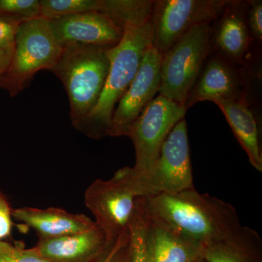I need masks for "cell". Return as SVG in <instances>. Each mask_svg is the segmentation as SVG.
<instances>
[{
	"label": "cell",
	"instance_id": "cell-1",
	"mask_svg": "<svg viewBox=\"0 0 262 262\" xmlns=\"http://www.w3.org/2000/svg\"><path fill=\"white\" fill-rule=\"evenodd\" d=\"M149 216L161 221L203 247L225 238L241 227L232 204L195 188L145 198Z\"/></svg>",
	"mask_w": 262,
	"mask_h": 262
},
{
	"label": "cell",
	"instance_id": "cell-2",
	"mask_svg": "<svg viewBox=\"0 0 262 262\" xmlns=\"http://www.w3.org/2000/svg\"><path fill=\"white\" fill-rule=\"evenodd\" d=\"M151 46L149 22L124 28L122 40L108 50L110 66L107 77L97 103L75 127L90 139L100 140L108 136L114 112L137 73L141 60Z\"/></svg>",
	"mask_w": 262,
	"mask_h": 262
},
{
	"label": "cell",
	"instance_id": "cell-3",
	"mask_svg": "<svg viewBox=\"0 0 262 262\" xmlns=\"http://www.w3.org/2000/svg\"><path fill=\"white\" fill-rule=\"evenodd\" d=\"M110 49L69 43L51 69L61 81L70 99V119L75 127L89 115L102 92L110 61Z\"/></svg>",
	"mask_w": 262,
	"mask_h": 262
},
{
	"label": "cell",
	"instance_id": "cell-4",
	"mask_svg": "<svg viewBox=\"0 0 262 262\" xmlns=\"http://www.w3.org/2000/svg\"><path fill=\"white\" fill-rule=\"evenodd\" d=\"M114 176L136 198L175 194L194 188L185 119L179 121L170 131L162 146L159 157L149 170L135 174L130 167H124Z\"/></svg>",
	"mask_w": 262,
	"mask_h": 262
},
{
	"label": "cell",
	"instance_id": "cell-5",
	"mask_svg": "<svg viewBox=\"0 0 262 262\" xmlns=\"http://www.w3.org/2000/svg\"><path fill=\"white\" fill-rule=\"evenodd\" d=\"M61 51L48 20L38 17L24 22L17 32L9 65L0 77V88L15 97L39 71H51Z\"/></svg>",
	"mask_w": 262,
	"mask_h": 262
},
{
	"label": "cell",
	"instance_id": "cell-6",
	"mask_svg": "<svg viewBox=\"0 0 262 262\" xmlns=\"http://www.w3.org/2000/svg\"><path fill=\"white\" fill-rule=\"evenodd\" d=\"M211 24L193 27L162 57L158 93L184 108L203 63L211 53Z\"/></svg>",
	"mask_w": 262,
	"mask_h": 262
},
{
	"label": "cell",
	"instance_id": "cell-7",
	"mask_svg": "<svg viewBox=\"0 0 262 262\" xmlns=\"http://www.w3.org/2000/svg\"><path fill=\"white\" fill-rule=\"evenodd\" d=\"M232 0H155L149 24L151 46L164 55L191 29L213 23Z\"/></svg>",
	"mask_w": 262,
	"mask_h": 262
},
{
	"label": "cell",
	"instance_id": "cell-8",
	"mask_svg": "<svg viewBox=\"0 0 262 262\" xmlns=\"http://www.w3.org/2000/svg\"><path fill=\"white\" fill-rule=\"evenodd\" d=\"M187 110L168 98H155L131 127L128 137L135 148L136 163L132 173L140 174L151 168L174 126L185 117Z\"/></svg>",
	"mask_w": 262,
	"mask_h": 262
},
{
	"label": "cell",
	"instance_id": "cell-9",
	"mask_svg": "<svg viewBox=\"0 0 262 262\" xmlns=\"http://www.w3.org/2000/svg\"><path fill=\"white\" fill-rule=\"evenodd\" d=\"M136 196L116 177L96 179L84 192V204L95 223L108 239L115 242L126 233L136 204Z\"/></svg>",
	"mask_w": 262,
	"mask_h": 262
},
{
	"label": "cell",
	"instance_id": "cell-10",
	"mask_svg": "<svg viewBox=\"0 0 262 262\" xmlns=\"http://www.w3.org/2000/svg\"><path fill=\"white\" fill-rule=\"evenodd\" d=\"M162 57L152 46L146 50L137 73L114 112L111 137L128 136L131 127L159 91Z\"/></svg>",
	"mask_w": 262,
	"mask_h": 262
},
{
	"label": "cell",
	"instance_id": "cell-11",
	"mask_svg": "<svg viewBox=\"0 0 262 262\" xmlns=\"http://www.w3.org/2000/svg\"><path fill=\"white\" fill-rule=\"evenodd\" d=\"M48 21L62 47L69 43H80L111 49L120 43L124 34L122 26L98 12L77 13Z\"/></svg>",
	"mask_w": 262,
	"mask_h": 262
},
{
	"label": "cell",
	"instance_id": "cell-12",
	"mask_svg": "<svg viewBox=\"0 0 262 262\" xmlns=\"http://www.w3.org/2000/svg\"><path fill=\"white\" fill-rule=\"evenodd\" d=\"M247 1L232 0L211 24V52L242 68L253 42L246 20Z\"/></svg>",
	"mask_w": 262,
	"mask_h": 262
},
{
	"label": "cell",
	"instance_id": "cell-13",
	"mask_svg": "<svg viewBox=\"0 0 262 262\" xmlns=\"http://www.w3.org/2000/svg\"><path fill=\"white\" fill-rule=\"evenodd\" d=\"M245 96L243 67L237 68L211 52L189 92L185 108L187 110L200 101H212L215 98L244 101Z\"/></svg>",
	"mask_w": 262,
	"mask_h": 262
},
{
	"label": "cell",
	"instance_id": "cell-14",
	"mask_svg": "<svg viewBox=\"0 0 262 262\" xmlns=\"http://www.w3.org/2000/svg\"><path fill=\"white\" fill-rule=\"evenodd\" d=\"M115 242L110 241L96 225L79 233L56 238H39L34 248L50 262H100Z\"/></svg>",
	"mask_w": 262,
	"mask_h": 262
},
{
	"label": "cell",
	"instance_id": "cell-15",
	"mask_svg": "<svg viewBox=\"0 0 262 262\" xmlns=\"http://www.w3.org/2000/svg\"><path fill=\"white\" fill-rule=\"evenodd\" d=\"M146 239L150 262H196L202 258L201 244L149 215Z\"/></svg>",
	"mask_w": 262,
	"mask_h": 262
},
{
	"label": "cell",
	"instance_id": "cell-16",
	"mask_svg": "<svg viewBox=\"0 0 262 262\" xmlns=\"http://www.w3.org/2000/svg\"><path fill=\"white\" fill-rule=\"evenodd\" d=\"M12 216L35 230L39 238H56L93 228L96 223L84 214H75L58 208L40 209L22 207L13 210Z\"/></svg>",
	"mask_w": 262,
	"mask_h": 262
},
{
	"label": "cell",
	"instance_id": "cell-17",
	"mask_svg": "<svg viewBox=\"0 0 262 262\" xmlns=\"http://www.w3.org/2000/svg\"><path fill=\"white\" fill-rule=\"evenodd\" d=\"M225 115L234 136L245 150L253 168L262 172L261 137L257 119L244 101L213 99Z\"/></svg>",
	"mask_w": 262,
	"mask_h": 262
},
{
	"label": "cell",
	"instance_id": "cell-18",
	"mask_svg": "<svg viewBox=\"0 0 262 262\" xmlns=\"http://www.w3.org/2000/svg\"><path fill=\"white\" fill-rule=\"evenodd\" d=\"M262 241L255 229L239 227L233 233L203 248L204 262H261Z\"/></svg>",
	"mask_w": 262,
	"mask_h": 262
},
{
	"label": "cell",
	"instance_id": "cell-19",
	"mask_svg": "<svg viewBox=\"0 0 262 262\" xmlns=\"http://www.w3.org/2000/svg\"><path fill=\"white\" fill-rule=\"evenodd\" d=\"M148 221L145 198H136L135 208L127 229L128 262H150L146 239Z\"/></svg>",
	"mask_w": 262,
	"mask_h": 262
},
{
	"label": "cell",
	"instance_id": "cell-20",
	"mask_svg": "<svg viewBox=\"0 0 262 262\" xmlns=\"http://www.w3.org/2000/svg\"><path fill=\"white\" fill-rule=\"evenodd\" d=\"M40 15L39 0H0V15L24 22Z\"/></svg>",
	"mask_w": 262,
	"mask_h": 262
},
{
	"label": "cell",
	"instance_id": "cell-21",
	"mask_svg": "<svg viewBox=\"0 0 262 262\" xmlns=\"http://www.w3.org/2000/svg\"><path fill=\"white\" fill-rule=\"evenodd\" d=\"M0 262H50L35 248H24L0 241Z\"/></svg>",
	"mask_w": 262,
	"mask_h": 262
},
{
	"label": "cell",
	"instance_id": "cell-22",
	"mask_svg": "<svg viewBox=\"0 0 262 262\" xmlns=\"http://www.w3.org/2000/svg\"><path fill=\"white\" fill-rule=\"evenodd\" d=\"M246 20L253 41L261 44L262 1L248 0L246 8Z\"/></svg>",
	"mask_w": 262,
	"mask_h": 262
},
{
	"label": "cell",
	"instance_id": "cell-23",
	"mask_svg": "<svg viewBox=\"0 0 262 262\" xmlns=\"http://www.w3.org/2000/svg\"><path fill=\"white\" fill-rule=\"evenodd\" d=\"M20 20L0 15V50H13Z\"/></svg>",
	"mask_w": 262,
	"mask_h": 262
},
{
	"label": "cell",
	"instance_id": "cell-24",
	"mask_svg": "<svg viewBox=\"0 0 262 262\" xmlns=\"http://www.w3.org/2000/svg\"><path fill=\"white\" fill-rule=\"evenodd\" d=\"M12 211L6 196L0 191V241L9 237L11 233Z\"/></svg>",
	"mask_w": 262,
	"mask_h": 262
},
{
	"label": "cell",
	"instance_id": "cell-25",
	"mask_svg": "<svg viewBox=\"0 0 262 262\" xmlns=\"http://www.w3.org/2000/svg\"><path fill=\"white\" fill-rule=\"evenodd\" d=\"M127 244H128V232H127L125 238L122 241L120 247L118 248L108 262H128Z\"/></svg>",
	"mask_w": 262,
	"mask_h": 262
},
{
	"label": "cell",
	"instance_id": "cell-26",
	"mask_svg": "<svg viewBox=\"0 0 262 262\" xmlns=\"http://www.w3.org/2000/svg\"><path fill=\"white\" fill-rule=\"evenodd\" d=\"M13 50H0V77L3 76L11 59Z\"/></svg>",
	"mask_w": 262,
	"mask_h": 262
},
{
	"label": "cell",
	"instance_id": "cell-27",
	"mask_svg": "<svg viewBox=\"0 0 262 262\" xmlns=\"http://www.w3.org/2000/svg\"><path fill=\"white\" fill-rule=\"evenodd\" d=\"M127 232H127L126 233L122 234V235L120 236V237L117 239V241L115 242V245H114L113 247L112 248V249L110 250V252L107 253V255L105 256L104 258H103L102 261L101 262L110 261V260L111 259L112 257H113V255L115 254V252H116L117 250L118 249L119 247H120V246L121 245L122 241H123L124 239H125V237H126Z\"/></svg>",
	"mask_w": 262,
	"mask_h": 262
},
{
	"label": "cell",
	"instance_id": "cell-28",
	"mask_svg": "<svg viewBox=\"0 0 262 262\" xmlns=\"http://www.w3.org/2000/svg\"><path fill=\"white\" fill-rule=\"evenodd\" d=\"M196 262H204V261H203V258H201V259L198 260Z\"/></svg>",
	"mask_w": 262,
	"mask_h": 262
},
{
	"label": "cell",
	"instance_id": "cell-29",
	"mask_svg": "<svg viewBox=\"0 0 262 262\" xmlns=\"http://www.w3.org/2000/svg\"><path fill=\"white\" fill-rule=\"evenodd\" d=\"M101 261H100V262H101Z\"/></svg>",
	"mask_w": 262,
	"mask_h": 262
}]
</instances>
